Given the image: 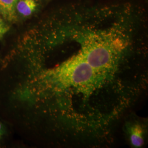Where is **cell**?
Masks as SVG:
<instances>
[{"instance_id": "1", "label": "cell", "mask_w": 148, "mask_h": 148, "mask_svg": "<svg viewBox=\"0 0 148 148\" xmlns=\"http://www.w3.org/2000/svg\"><path fill=\"white\" fill-rule=\"evenodd\" d=\"M45 7L41 0H17L16 6L17 18L22 20L30 19L41 13Z\"/></svg>"}, {"instance_id": "2", "label": "cell", "mask_w": 148, "mask_h": 148, "mask_svg": "<svg viewBox=\"0 0 148 148\" xmlns=\"http://www.w3.org/2000/svg\"><path fill=\"white\" fill-rule=\"evenodd\" d=\"M71 67L70 71L68 74L70 79L75 84L84 83L91 78L92 69L87 64L81 62Z\"/></svg>"}, {"instance_id": "3", "label": "cell", "mask_w": 148, "mask_h": 148, "mask_svg": "<svg viewBox=\"0 0 148 148\" xmlns=\"http://www.w3.org/2000/svg\"><path fill=\"white\" fill-rule=\"evenodd\" d=\"M17 0H0V15L8 22L18 20L16 6Z\"/></svg>"}, {"instance_id": "4", "label": "cell", "mask_w": 148, "mask_h": 148, "mask_svg": "<svg viewBox=\"0 0 148 148\" xmlns=\"http://www.w3.org/2000/svg\"><path fill=\"white\" fill-rule=\"evenodd\" d=\"M131 141L133 146L140 147L143 145V130L139 125H135L131 131Z\"/></svg>"}, {"instance_id": "5", "label": "cell", "mask_w": 148, "mask_h": 148, "mask_svg": "<svg viewBox=\"0 0 148 148\" xmlns=\"http://www.w3.org/2000/svg\"><path fill=\"white\" fill-rule=\"evenodd\" d=\"M10 27L5 19L0 15V40L10 30Z\"/></svg>"}, {"instance_id": "6", "label": "cell", "mask_w": 148, "mask_h": 148, "mask_svg": "<svg viewBox=\"0 0 148 148\" xmlns=\"http://www.w3.org/2000/svg\"><path fill=\"white\" fill-rule=\"evenodd\" d=\"M5 133V128L3 123L0 121V140L3 138Z\"/></svg>"}, {"instance_id": "7", "label": "cell", "mask_w": 148, "mask_h": 148, "mask_svg": "<svg viewBox=\"0 0 148 148\" xmlns=\"http://www.w3.org/2000/svg\"><path fill=\"white\" fill-rule=\"evenodd\" d=\"M42 2L43 5H45V7L46 5H47L51 2H52L53 0H41Z\"/></svg>"}]
</instances>
